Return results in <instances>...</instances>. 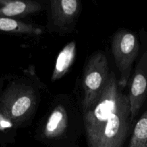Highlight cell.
<instances>
[{
    "label": "cell",
    "mask_w": 147,
    "mask_h": 147,
    "mask_svg": "<svg viewBox=\"0 0 147 147\" xmlns=\"http://www.w3.org/2000/svg\"><path fill=\"white\" fill-rule=\"evenodd\" d=\"M111 71L98 100L83 113L88 147H123L134 123L128 94Z\"/></svg>",
    "instance_id": "obj_1"
},
{
    "label": "cell",
    "mask_w": 147,
    "mask_h": 147,
    "mask_svg": "<svg viewBox=\"0 0 147 147\" xmlns=\"http://www.w3.org/2000/svg\"><path fill=\"white\" fill-rule=\"evenodd\" d=\"M45 88L33 65L0 78V137L14 139L32 124Z\"/></svg>",
    "instance_id": "obj_2"
},
{
    "label": "cell",
    "mask_w": 147,
    "mask_h": 147,
    "mask_svg": "<svg viewBox=\"0 0 147 147\" xmlns=\"http://www.w3.org/2000/svg\"><path fill=\"white\" fill-rule=\"evenodd\" d=\"M83 134V112L78 99L67 93L53 98L34 134L35 139L50 145L74 142Z\"/></svg>",
    "instance_id": "obj_3"
},
{
    "label": "cell",
    "mask_w": 147,
    "mask_h": 147,
    "mask_svg": "<svg viewBox=\"0 0 147 147\" xmlns=\"http://www.w3.org/2000/svg\"><path fill=\"white\" fill-rule=\"evenodd\" d=\"M111 71L107 56L103 51L95 52L88 57L80 80V97L77 98L83 113L98 100Z\"/></svg>",
    "instance_id": "obj_4"
},
{
    "label": "cell",
    "mask_w": 147,
    "mask_h": 147,
    "mask_svg": "<svg viewBox=\"0 0 147 147\" xmlns=\"http://www.w3.org/2000/svg\"><path fill=\"white\" fill-rule=\"evenodd\" d=\"M111 48L115 65L119 73L118 83L122 88L128 86L133 67L140 51L139 36L126 28H120L113 34Z\"/></svg>",
    "instance_id": "obj_5"
},
{
    "label": "cell",
    "mask_w": 147,
    "mask_h": 147,
    "mask_svg": "<svg viewBox=\"0 0 147 147\" xmlns=\"http://www.w3.org/2000/svg\"><path fill=\"white\" fill-rule=\"evenodd\" d=\"M140 51L137 63L132 72L129 86L131 121L134 123L141 109L147 100V30L140 29L139 32Z\"/></svg>",
    "instance_id": "obj_6"
},
{
    "label": "cell",
    "mask_w": 147,
    "mask_h": 147,
    "mask_svg": "<svg viewBox=\"0 0 147 147\" xmlns=\"http://www.w3.org/2000/svg\"><path fill=\"white\" fill-rule=\"evenodd\" d=\"M78 0H52L47 4V31L60 35L74 31L81 12Z\"/></svg>",
    "instance_id": "obj_7"
},
{
    "label": "cell",
    "mask_w": 147,
    "mask_h": 147,
    "mask_svg": "<svg viewBox=\"0 0 147 147\" xmlns=\"http://www.w3.org/2000/svg\"><path fill=\"white\" fill-rule=\"evenodd\" d=\"M42 9L41 3L31 0H0V16L18 20Z\"/></svg>",
    "instance_id": "obj_8"
},
{
    "label": "cell",
    "mask_w": 147,
    "mask_h": 147,
    "mask_svg": "<svg viewBox=\"0 0 147 147\" xmlns=\"http://www.w3.org/2000/svg\"><path fill=\"white\" fill-rule=\"evenodd\" d=\"M76 43L71 41L60 50L56 58L51 76V81L55 82L64 77L69 72L75 62L76 55Z\"/></svg>",
    "instance_id": "obj_9"
},
{
    "label": "cell",
    "mask_w": 147,
    "mask_h": 147,
    "mask_svg": "<svg viewBox=\"0 0 147 147\" xmlns=\"http://www.w3.org/2000/svg\"><path fill=\"white\" fill-rule=\"evenodd\" d=\"M0 31L17 35L40 36L42 34L40 27L4 16H0Z\"/></svg>",
    "instance_id": "obj_10"
},
{
    "label": "cell",
    "mask_w": 147,
    "mask_h": 147,
    "mask_svg": "<svg viewBox=\"0 0 147 147\" xmlns=\"http://www.w3.org/2000/svg\"><path fill=\"white\" fill-rule=\"evenodd\" d=\"M127 147H147V109L134 123Z\"/></svg>",
    "instance_id": "obj_11"
}]
</instances>
